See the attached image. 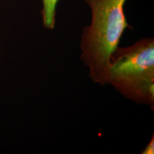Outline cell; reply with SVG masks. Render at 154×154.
I'll list each match as a JSON object with an SVG mask.
<instances>
[{
    "instance_id": "1",
    "label": "cell",
    "mask_w": 154,
    "mask_h": 154,
    "mask_svg": "<svg viewBox=\"0 0 154 154\" xmlns=\"http://www.w3.org/2000/svg\"><path fill=\"white\" fill-rule=\"evenodd\" d=\"M91 11V21L81 35V58L94 82L109 84L110 58L123 34L132 29L127 21L126 0H85Z\"/></svg>"
},
{
    "instance_id": "2",
    "label": "cell",
    "mask_w": 154,
    "mask_h": 154,
    "mask_svg": "<svg viewBox=\"0 0 154 154\" xmlns=\"http://www.w3.org/2000/svg\"><path fill=\"white\" fill-rule=\"evenodd\" d=\"M109 84L125 97L154 107V39L117 48L110 58Z\"/></svg>"
},
{
    "instance_id": "3",
    "label": "cell",
    "mask_w": 154,
    "mask_h": 154,
    "mask_svg": "<svg viewBox=\"0 0 154 154\" xmlns=\"http://www.w3.org/2000/svg\"><path fill=\"white\" fill-rule=\"evenodd\" d=\"M59 0H42V9L41 15L43 25L48 29L55 27L56 8Z\"/></svg>"
},
{
    "instance_id": "4",
    "label": "cell",
    "mask_w": 154,
    "mask_h": 154,
    "mask_svg": "<svg viewBox=\"0 0 154 154\" xmlns=\"http://www.w3.org/2000/svg\"><path fill=\"white\" fill-rule=\"evenodd\" d=\"M142 154H154V134L152 135V138L151 139L148 145L146 146V149L143 150L142 152Z\"/></svg>"
},
{
    "instance_id": "5",
    "label": "cell",
    "mask_w": 154,
    "mask_h": 154,
    "mask_svg": "<svg viewBox=\"0 0 154 154\" xmlns=\"http://www.w3.org/2000/svg\"><path fill=\"white\" fill-rule=\"evenodd\" d=\"M0 1H2V0H0Z\"/></svg>"
}]
</instances>
